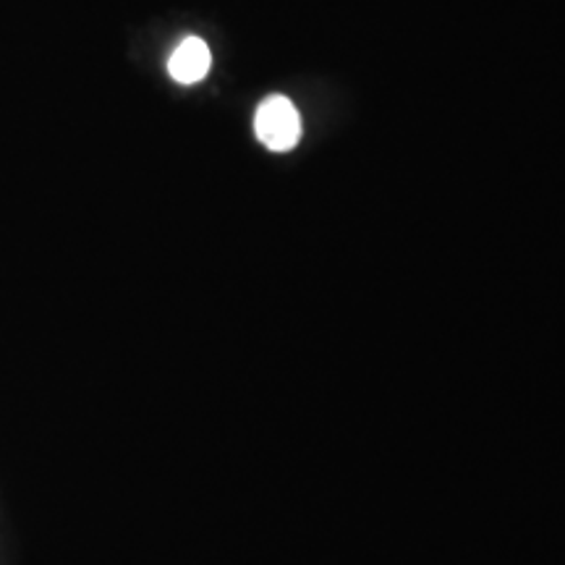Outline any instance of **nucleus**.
<instances>
[{"label":"nucleus","mask_w":565,"mask_h":565,"mask_svg":"<svg viewBox=\"0 0 565 565\" xmlns=\"http://www.w3.org/2000/svg\"><path fill=\"white\" fill-rule=\"evenodd\" d=\"M254 131L267 150L288 152L301 139V116L286 95H270L257 108Z\"/></svg>","instance_id":"nucleus-1"},{"label":"nucleus","mask_w":565,"mask_h":565,"mask_svg":"<svg viewBox=\"0 0 565 565\" xmlns=\"http://www.w3.org/2000/svg\"><path fill=\"white\" fill-rule=\"evenodd\" d=\"M212 66L210 47L204 45L200 38H186L175 47L171 61H168V71L179 84H196L207 76Z\"/></svg>","instance_id":"nucleus-2"}]
</instances>
